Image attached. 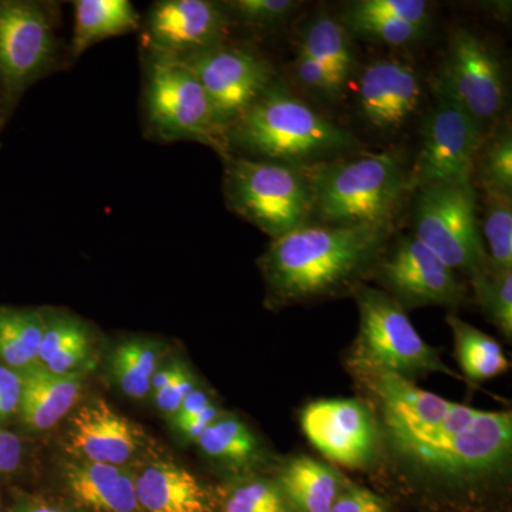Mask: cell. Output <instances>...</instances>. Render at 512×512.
Segmentation results:
<instances>
[{
	"instance_id": "1",
	"label": "cell",
	"mask_w": 512,
	"mask_h": 512,
	"mask_svg": "<svg viewBox=\"0 0 512 512\" xmlns=\"http://www.w3.org/2000/svg\"><path fill=\"white\" fill-rule=\"evenodd\" d=\"M370 407L379 453L370 473L400 500L433 512H504L512 478V413L474 409L412 380L346 360Z\"/></svg>"
},
{
	"instance_id": "2",
	"label": "cell",
	"mask_w": 512,
	"mask_h": 512,
	"mask_svg": "<svg viewBox=\"0 0 512 512\" xmlns=\"http://www.w3.org/2000/svg\"><path fill=\"white\" fill-rule=\"evenodd\" d=\"M392 229L305 224L272 239L258 261L269 303L282 306L352 293L373 275Z\"/></svg>"
},
{
	"instance_id": "3",
	"label": "cell",
	"mask_w": 512,
	"mask_h": 512,
	"mask_svg": "<svg viewBox=\"0 0 512 512\" xmlns=\"http://www.w3.org/2000/svg\"><path fill=\"white\" fill-rule=\"evenodd\" d=\"M227 146L255 160L295 164L346 150L355 138L345 128L320 116L318 111L274 82L228 128Z\"/></svg>"
},
{
	"instance_id": "4",
	"label": "cell",
	"mask_w": 512,
	"mask_h": 512,
	"mask_svg": "<svg viewBox=\"0 0 512 512\" xmlns=\"http://www.w3.org/2000/svg\"><path fill=\"white\" fill-rule=\"evenodd\" d=\"M313 214L328 225L393 229L402 210L407 174L392 154L305 165Z\"/></svg>"
},
{
	"instance_id": "5",
	"label": "cell",
	"mask_w": 512,
	"mask_h": 512,
	"mask_svg": "<svg viewBox=\"0 0 512 512\" xmlns=\"http://www.w3.org/2000/svg\"><path fill=\"white\" fill-rule=\"evenodd\" d=\"M224 194L232 212L272 239L308 224L313 194L305 165L224 158Z\"/></svg>"
},
{
	"instance_id": "6",
	"label": "cell",
	"mask_w": 512,
	"mask_h": 512,
	"mask_svg": "<svg viewBox=\"0 0 512 512\" xmlns=\"http://www.w3.org/2000/svg\"><path fill=\"white\" fill-rule=\"evenodd\" d=\"M359 309V333L346 360L390 370L407 380L443 373L461 379L424 342L406 309L382 289L359 284L352 291Z\"/></svg>"
},
{
	"instance_id": "7",
	"label": "cell",
	"mask_w": 512,
	"mask_h": 512,
	"mask_svg": "<svg viewBox=\"0 0 512 512\" xmlns=\"http://www.w3.org/2000/svg\"><path fill=\"white\" fill-rule=\"evenodd\" d=\"M150 136L164 143L197 141L229 156L227 138L194 74L177 60L148 56L143 94Z\"/></svg>"
},
{
	"instance_id": "8",
	"label": "cell",
	"mask_w": 512,
	"mask_h": 512,
	"mask_svg": "<svg viewBox=\"0 0 512 512\" xmlns=\"http://www.w3.org/2000/svg\"><path fill=\"white\" fill-rule=\"evenodd\" d=\"M57 37L42 3L0 0V127L56 63Z\"/></svg>"
},
{
	"instance_id": "9",
	"label": "cell",
	"mask_w": 512,
	"mask_h": 512,
	"mask_svg": "<svg viewBox=\"0 0 512 512\" xmlns=\"http://www.w3.org/2000/svg\"><path fill=\"white\" fill-rule=\"evenodd\" d=\"M414 237L468 279L488 266L474 185H431L414 204Z\"/></svg>"
},
{
	"instance_id": "10",
	"label": "cell",
	"mask_w": 512,
	"mask_h": 512,
	"mask_svg": "<svg viewBox=\"0 0 512 512\" xmlns=\"http://www.w3.org/2000/svg\"><path fill=\"white\" fill-rule=\"evenodd\" d=\"M434 104L421 130L419 157L407 175L410 191L431 185H473L485 133L437 80Z\"/></svg>"
},
{
	"instance_id": "11",
	"label": "cell",
	"mask_w": 512,
	"mask_h": 512,
	"mask_svg": "<svg viewBox=\"0 0 512 512\" xmlns=\"http://www.w3.org/2000/svg\"><path fill=\"white\" fill-rule=\"evenodd\" d=\"M175 60L200 82L225 134L272 82L269 64L245 47L221 43Z\"/></svg>"
},
{
	"instance_id": "12",
	"label": "cell",
	"mask_w": 512,
	"mask_h": 512,
	"mask_svg": "<svg viewBox=\"0 0 512 512\" xmlns=\"http://www.w3.org/2000/svg\"><path fill=\"white\" fill-rule=\"evenodd\" d=\"M373 275L404 309L463 305L468 295L460 275L414 235L387 248Z\"/></svg>"
},
{
	"instance_id": "13",
	"label": "cell",
	"mask_w": 512,
	"mask_h": 512,
	"mask_svg": "<svg viewBox=\"0 0 512 512\" xmlns=\"http://www.w3.org/2000/svg\"><path fill=\"white\" fill-rule=\"evenodd\" d=\"M306 439L330 463L370 471L379 453V433L372 410L362 399H322L301 413Z\"/></svg>"
},
{
	"instance_id": "14",
	"label": "cell",
	"mask_w": 512,
	"mask_h": 512,
	"mask_svg": "<svg viewBox=\"0 0 512 512\" xmlns=\"http://www.w3.org/2000/svg\"><path fill=\"white\" fill-rule=\"evenodd\" d=\"M503 74L497 57L480 37L457 29L436 80L485 133L503 110Z\"/></svg>"
},
{
	"instance_id": "15",
	"label": "cell",
	"mask_w": 512,
	"mask_h": 512,
	"mask_svg": "<svg viewBox=\"0 0 512 512\" xmlns=\"http://www.w3.org/2000/svg\"><path fill=\"white\" fill-rule=\"evenodd\" d=\"M229 16L208 0H161L148 10L143 46L148 56L183 59L224 43Z\"/></svg>"
},
{
	"instance_id": "16",
	"label": "cell",
	"mask_w": 512,
	"mask_h": 512,
	"mask_svg": "<svg viewBox=\"0 0 512 512\" xmlns=\"http://www.w3.org/2000/svg\"><path fill=\"white\" fill-rule=\"evenodd\" d=\"M141 427L116 412L106 400L90 399L74 407L64 447L72 460L107 466H131L147 446Z\"/></svg>"
},
{
	"instance_id": "17",
	"label": "cell",
	"mask_w": 512,
	"mask_h": 512,
	"mask_svg": "<svg viewBox=\"0 0 512 512\" xmlns=\"http://www.w3.org/2000/svg\"><path fill=\"white\" fill-rule=\"evenodd\" d=\"M420 99L419 76L407 64L384 59L363 70L357 100L360 113L370 126L397 130L412 117Z\"/></svg>"
},
{
	"instance_id": "18",
	"label": "cell",
	"mask_w": 512,
	"mask_h": 512,
	"mask_svg": "<svg viewBox=\"0 0 512 512\" xmlns=\"http://www.w3.org/2000/svg\"><path fill=\"white\" fill-rule=\"evenodd\" d=\"M134 474V466H107L72 458L60 468L72 512H143Z\"/></svg>"
},
{
	"instance_id": "19",
	"label": "cell",
	"mask_w": 512,
	"mask_h": 512,
	"mask_svg": "<svg viewBox=\"0 0 512 512\" xmlns=\"http://www.w3.org/2000/svg\"><path fill=\"white\" fill-rule=\"evenodd\" d=\"M134 478L143 512H217L215 491L178 464L153 461L136 467Z\"/></svg>"
},
{
	"instance_id": "20",
	"label": "cell",
	"mask_w": 512,
	"mask_h": 512,
	"mask_svg": "<svg viewBox=\"0 0 512 512\" xmlns=\"http://www.w3.org/2000/svg\"><path fill=\"white\" fill-rule=\"evenodd\" d=\"M82 373L56 375L36 365L23 372L19 417L30 431L53 429L69 416L82 393Z\"/></svg>"
},
{
	"instance_id": "21",
	"label": "cell",
	"mask_w": 512,
	"mask_h": 512,
	"mask_svg": "<svg viewBox=\"0 0 512 512\" xmlns=\"http://www.w3.org/2000/svg\"><path fill=\"white\" fill-rule=\"evenodd\" d=\"M272 476L291 512H329L350 483L335 467L309 456L288 458Z\"/></svg>"
},
{
	"instance_id": "22",
	"label": "cell",
	"mask_w": 512,
	"mask_h": 512,
	"mask_svg": "<svg viewBox=\"0 0 512 512\" xmlns=\"http://www.w3.org/2000/svg\"><path fill=\"white\" fill-rule=\"evenodd\" d=\"M202 456L225 468L231 477L262 473L271 464V454L244 420L222 413L197 441Z\"/></svg>"
},
{
	"instance_id": "23",
	"label": "cell",
	"mask_w": 512,
	"mask_h": 512,
	"mask_svg": "<svg viewBox=\"0 0 512 512\" xmlns=\"http://www.w3.org/2000/svg\"><path fill=\"white\" fill-rule=\"evenodd\" d=\"M140 26V15L128 0H77L72 55L82 56L97 43L136 32Z\"/></svg>"
},
{
	"instance_id": "24",
	"label": "cell",
	"mask_w": 512,
	"mask_h": 512,
	"mask_svg": "<svg viewBox=\"0 0 512 512\" xmlns=\"http://www.w3.org/2000/svg\"><path fill=\"white\" fill-rule=\"evenodd\" d=\"M45 332L39 352V366L56 375H76L92 355L89 330L64 313H43Z\"/></svg>"
},
{
	"instance_id": "25",
	"label": "cell",
	"mask_w": 512,
	"mask_h": 512,
	"mask_svg": "<svg viewBox=\"0 0 512 512\" xmlns=\"http://www.w3.org/2000/svg\"><path fill=\"white\" fill-rule=\"evenodd\" d=\"M447 323L453 330L458 365L468 382L480 383L508 372L510 360L497 340L456 315H448Z\"/></svg>"
},
{
	"instance_id": "26",
	"label": "cell",
	"mask_w": 512,
	"mask_h": 512,
	"mask_svg": "<svg viewBox=\"0 0 512 512\" xmlns=\"http://www.w3.org/2000/svg\"><path fill=\"white\" fill-rule=\"evenodd\" d=\"M161 362V346L153 340L128 339L114 348L110 373L121 392L134 400L151 394V379Z\"/></svg>"
},
{
	"instance_id": "27",
	"label": "cell",
	"mask_w": 512,
	"mask_h": 512,
	"mask_svg": "<svg viewBox=\"0 0 512 512\" xmlns=\"http://www.w3.org/2000/svg\"><path fill=\"white\" fill-rule=\"evenodd\" d=\"M43 332V313L0 309V359L5 366L26 372L39 365Z\"/></svg>"
},
{
	"instance_id": "28",
	"label": "cell",
	"mask_w": 512,
	"mask_h": 512,
	"mask_svg": "<svg viewBox=\"0 0 512 512\" xmlns=\"http://www.w3.org/2000/svg\"><path fill=\"white\" fill-rule=\"evenodd\" d=\"M214 491L217 512H291L272 474L229 477Z\"/></svg>"
},
{
	"instance_id": "29",
	"label": "cell",
	"mask_w": 512,
	"mask_h": 512,
	"mask_svg": "<svg viewBox=\"0 0 512 512\" xmlns=\"http://www.w3.org/2000/svg\"><path fill=\"white\" fill-rule=\"evenodd\" d=\"M299 50L322 64L343 90L355 67V56L348 33L340 23L328 16L316 19L306 29Z\"/></svg>"
},
{
	"instance_id": "30",
	"label": "cell",
	"mask_w": 512,
	"mask_h": 512,
	"mask_svg": "<svg viewBox=\"0 0 512 512\" xmlns=\"http://www.w3.org/2000/svg\"><path fill=\"white\" fill-rule=\"evenodd\" d=\"M484 245L488 264L500 271L512 269L511 194L484 191Z\"/></svg>"
},
{
	"instance_id": "31",
	"label": "cell",
	"mask_w": 512,
	"mask_h": 512,
	"mask_svg": "<svg viewBox=\"0 0 512 512\" xmlns=\"http://www.w3.org/2000/svg\"><path fill=\"white\" fill-rule=\"evenodd\" d=\"M483 191L512 192V133L504 124L490 137H484L478 150L473 180Z\"/></svg>"
},
{
	"instance_id": "32",
	"label": "cell",
	"mask_w": 512,
	"mask_h": 512,
	"mask_svg": "<svg viewBox=\"0 0 512 512\" xmlns=\"http://www.w3.org/2000/svg\"><path fill=\"white\" fill-rule=\"evenodd\" d=\"M474 299L481 311L493 322L504 338H512V269L500 271L488 264L483 272L470 279Z\"/></svg>"
},
{
	"instance_id": "33",
	"label": "cell",
	"mask_w": 512,
	"mask_h": 512,
	"mask_svg": "<svg viewBox=\"0 0 512 512\" xmlns=\"http://www.w3.org/2000/svg\"><path fill=\"white\" fill-rule=\"evenodd\" d=\"M345 15L396 20L424 29L430 8L423 0H360L350 5Z\"/></svg>"
},
{
	"instance_id": "34",
	"label": "cell",
	"mask_w": 512,
	"mask_h": 512,
	"mask_svg": "<svg viewBox=\"0 0 512 512\" xmlns=\"http://www.w3.org/2000/svg\"><path fill=\"white\" fill-rule=\"evenodd\" d=\"M346 28L365 39L376 40L392 46H404L419 39L423 28L380 18H362V16H343Z\"/></svg>"
},
{
	"instance_id": "35",
	"label": "cell",
	"mask_w": 512,
	"mask_h": 512,
	"mask_svg": "<svg viewBox=\"0 0 512 512\" xmlns=\"http://www.w3.org/2000/svg\"><path fill=\"white\" fill-rule=\"evenodd\" d=\"M221 5L229 18L251 26L274 25L296 8L292 0H231Z\"/></svg>"
},
{
	"instance_id": "36",
	"label": "cell",
	"mask_w": 512,
	"mask_h": 512,
	"mask_svg": "<svg viewBox=\"0 0 512 512\" xmlns=\"http://www.w3.org/2000/svg\"><path fill=\"white\" fill-rule=\"evenodd\" d=\"M329 512H394V507L389 498L350 481Z\"/></svg>"
},
{
	"instance_id": "37",
	"label": "cell",
	"mask_w": 512,
	"mask_h": 512,
	"mask_svg": "<svg viewBox=\"0 0 512 512\" xmlns=\"http://www.w3.org/2000/svg\"><path fill=\"white\" fill-rule=\"evenodd\" d=\"M198 386H200V383H198L197 377L184 365L183 369L177 373V376H175L164 389L154 394L153 397L154 400H156L157 409L170 420L175 412L180 409L181 403L184 402L185 397H187L192 390L197 389Z\"/></svg>"
},
{
	"instance_id": "38",
	"label": "cell",
	"mask_w": 512,
	"mask_h": 512,
	"mask_svg": "<svg viewBox=\"0 0 512 512\" xmlns=\"http://www.w3.org/2000/svg\"><path fill=\"white\" fill-rule=\"evenodd\" d=\"M296 77L299 82L305 84L308 89L313 92L326 94V96H338L342 93V89L338 86V83L333 79L332 74L322 66L313 60L311 56L299 50L298 57L295 62Z\"/></svg>"
},
{
	"instance_id": "39",
	"label": "cell",
	"mask_w": 512,
	"mask_h": 512,
	"mask_svg": "<svg viewBox=\"0 0 512 512\" xmlns=\"http://www.w3.org/2000/svg\"><path fill=\"white\" fill-rule=\"evenodd\" d=\"M23 372L0 365V421L19 412Z\"/></svg>"
},
{
	"instance_id": "40",
	"label": "cell",
	"mask_w": 512,
	"mask_h": 512,
	"mask_svg": "<svg viewBox=\"0 0 512 512\" xmlns=\"http://www.w3.org/2000/svg\"><path fill=\"white\" fill-rule=\"evenodd\" d=\"M215 400L212 394L208 392L204 387L198 386L197 389L192 390L183 403H181L180 409L175 412L174 416L171 417L170 423L175 431L183 429L187 426L190 421L194 420L195 417L200 416L207 407L214 404Z\"/></svg>"
},
{
	"instance_id": "41",
	"label": "cell",
	"mask_w": 512,
	"mask_h": 512,
	"mask_svg": "<svg viewBox=\"0 0 512 512\" xmlns=\"http://www.w3.org/2000/svg\"><path fill=\"white\" fill-rule=\"evenodd\" d=\"M22 456V440L10 431L0 430V477L15 473Z\"/></svg>"
},
{
	"instance_id": "42",
	"label": "cell",
	"mask_w": 512,
	"mask_h": 512,
	"mask_svg": "<svg viewBox=\"0 0 512 512\" xmlns=\"http://www.w3.org/2000/svg\"><path fill=\"white\" fill-rule=\"evenodd\" d=\"M222 413H224V410H222L217 403L211 404V406L207 407L200 416L195 417V419L190 421L187 426L175 431V433H177L178 436H180V439L184 440L185 443H197L201 434L204 433V431L207 430Z\"/></svg>"
},
{
	"instance_id": "43",
	"label": "cell",
	"mask_w": 512,
	"mask_h": 512,
	"mask_svg": "<svg viewBox=\"0 0 512 512\" xmlns=\"http://www.w3.org/2000/svg\"><path fill=\"white\" fill-rule=\"evenodd\" d=\"M15 512H72L70 508L63 505L52 503V501L42 500V498H28L20 501Z\"/></svg>"
},
{
	"instance_id": "44",
	"label": "cell",
	"mask_w": 512,
	"mask_h": 512,
	"mask_svg": "<svg viewBox=\"0 0 512 512\" xmlns=\"http://www.w3.org/2000/svg\"><path fill=\"white\" fill-rule=\"evenodd\" d=\"M0 131H2V128H0Z\"/></svg>"
}]
</instances>
